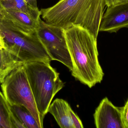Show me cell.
<instances>
[{"label": "cell", "instance_id": "6da1fadb", "mask_svg": "<svg viewBox=\"0 0 128 128\" xmlns=\"http://www.w3.org/2000/svg\"><path fill=\"white\" fill-rule=\"evenodd\" d=\"M106 6V0H59L40 11L41 17L48 24L64 30L80 26L97 39Z\"/></svg>", "mask_w": 128, "mask_h": 128}, {"label": "cell", "instance_id": "7a4b0ae2", "mask_svg": "<svg viewBox=\"0 0 128 128\" xmlns=\"http://www.w3.org/2000/svg\"><path fill=\"white\" fill-rule=\"evenodd\" d=\"M64 31L73 64L72 76L90 88L100 83L104 73L98 61L97 39L80 26Z\"/></svg>", "mask_w": 128, "mask_h": 128}, {"label": "cell", "instance_id": "3957f363", "mask_svg": "<svg viewBox=\"0 0 128 128\" xmlns=\"http://www.w3.org/2000/svg\"><path fill=\"white\" fill-rule=\"evenodd\" d=\"M24 65L38 110L43 122L53 98L64 88V83L50 63L32 62L24 63Z\"/></svg>", "mask_w": 128, "mask_h": 128}, {"label": "cell", "instance_id": "277c9868", "mask_svg": "<svg viewBox=\"0 0 128 128\" xmlns=\"http://www.w3.org/2000/svg\"><path fill=\"white\" fill-rule=\"evenodd\" d=\"M0 32L6 49L24 63L52 61L37 32H26L5 17L0 20Z\"/></svg>", "mask_w": 128, "mask_h": 128}, {"label": "cell", "instance_id": "5b68a950", "mask_svg": "<svg viewBox=\"0 0 128 128\" xmlns=\"http://www.w3.org/2000/svg\"><path fill=\"white\" fill-rule=\"evenodd\" d=\"M24 64L14 69L5 78L1 84L2 92L10 106L22 105L27 108L40 128H42L43 122L37 108Z\"/></svg>", "mask_w": 128, "mask_h": 128}, {"label": "cell", "instance_id": "8992f818", "mask_svg": "<svg viewBox=\"0 0 128 128\" xmlns=\"http://www.w3.org/2000/svg\"><path fill=\"white\" fill-rule=\"evenodd\" d=\"M38 35L52 59L62 63L70 71L73 64L66 43L64 29L40 20Z\"/></svg>", "mask_w": 128, "mask_h": 128}, {"label": "cell", "instance_id": "52a82bcc", "mask_svg": "<svg viewBox=\"0 0 128 128\" xmlns=\"http://www.w3.org/2000/svg\"><path fill=\"white\" fill-rule=\"evenodd\" d=\"M97 128H124L122 117V107L116 106L107 97L101 101L94 114Z\"/></svg>", "mask_w": 128, "mask_h": 128}, {"label": "cell", "instance_id": "ba28073f", "mask_svg": "<svg viewBox=\"0 0 128 128\" xmlns=\"http://www.w3.org/2000/svg\"><path fill=\"white\" fill-rule=\"evenodd\" d=\"M128 28V1L108 7L102 20L99 31L116 33Z\"/></svg>", "mask_w": 128, "mask_h": 128}, {"label": "cell", "instance_id": "9c48e42d", "mask_svg": "<svg viewBox=\"0 0 128 128\" xmlns=\"http://www.w3.org/2000/svg\"><path fill=\"white\" fill-rule=\"evenodd\" d=\"M71 108L66 101L56 98L50 104L48 113L53 116L60 127L74 128L71 118Z\"/></svg>", "mask_w": 128, "mask_h": 128}, {"label": "cell", "instance_id": "30bf717a", "mask_svg": "<svg viewBox=\"0 0 128 128\" xmlns=\"http://www.w3.org/2000/svg\"><path fill=\"white\" fill-rule=\"evenodd\" d=\"M20 28L26 32L36 33L40 27V19L30 15L13 10L5 9V17Z\"/></svg>", "mask_w": 128, "mask_h": 128}, {"label": "cell", "instance_id": "8fae6325", "mask_svg": "<svg viewBox=\"0 0 128 128\" xmlns=\"http://www.w3.org/2000/svg\"><path fill=\"white\" fill-rule=\"evenodd\" d=\"M24 63L6 49L0 50V84L14 69Z\"/></svg>", "mask_w": 128, "mask_h": 128}, {"label": "cell", "instance_id": "7c38bea8", "mask_svg": "<svg viewBox=\"0 0 128 128\" xmlns=\"http://www.w3.org/2000/svg\"><path fill=\"white\" fill-rule=\"evenodd\" d=\"M4 8L28 14L36 19L40 18L41 13L38 8L30 5L26 0H0Z\"/></svg>", "mask_w": 128, "mask_h": 128}, {"label": "cell", "instance_id": "4fadbf2b", "mask_svg": "<svg viewBox=\"0 0 128 128\" xmlns=\"http://www.w3.org/2000/svg\"><path fill=\"white\" fill-rule=\"evenodd\" d=\"M11 109L26 128H40L36 119L25 107L22 105L10 106Z\"/></svg>", "mask_w": 128, "mask_h": 128}, {"label": "cell", "instance_id": "5bb4252c", "mask_svg": "<svg viewBox=\"0 0 128 128\" xmlns=\"http://www.w3.org/2000/svg\"><path fill=\"white\" fill-rule=\"evenodd\" d=\"M11 107L0 91V128H14L11 120Z\"/></svg>", "mask_w": 128, "mask_h": 128}, {"label": "cell", "instance_id": "9a60e30c", "mask_svg": "<svg viewBox=\"0 0 128 128\" xmlns=\"http://www.w3.org/2000/svg\"><path fill=\"white\" fill-rule=\"evenodd\" d=\"M122 117L124 128H128V99L124 106L122 107Z\"/></svg>", "mask_w": 128, "mask_h": 128}, {"label": "cell", "instance_id": "2e32d148", "mask_svg": "<svg viewBox=\"0 0 128 128\" xmlns=\"http://www.w3.org/2000/svg\"><path fill=\"white\" fill-rule=\"evenodd\" d=\"M71 118L74 128H84L83 125L79 116L77 115L71 108L70 109Z\"/></svg>", "mask_w": 128, "mask_h": 128}, {"label": "cell", "instance_id": "e0dca14e", "mask_svg": "<svg viewBox=\"0 0 128 128\" xmlns=\"http://www.w3.org/2000/svg\"><path fill=\"white\" fill-rule=\"evenodd\" d=\"M5 17V8L4 7L0 0V20Z\"/></svg>", "mask_w": 128, "mask_h": 128}, {"label": "cell", "instance_id": "ac0fdd59", "mask_svg": "<svg viewBox=\"0 0 128 128\" xmlns=\"http://www.w3.org/2000/svg\"><path fill=\"white\" fill-rule=\"evenodd\" d=\"M31 6L36 8H38L37 4V0H26Z\"/></svg>", "mask_w": 128, "mask_h": 128}, {"label": "cell", "instance_id": "d6986e66", "mask_svg": "<svg viewBox=\"0 0 128 128\" xmlns=\"http://www.w3.org/2000/svg\"><path fill=\"white\" fill-rule=\"evenodd\" d=\"M106 6L108 7L115 4L116 0H106Z\"/></svg>", "mask_w": 128, "mask_h": 128}, {"label": "cell", "instance_id": "ffe728a7", "mask_svg": "<svg viewBox=\"0 0 128 128\" xmlns=\"http://www.w3.org/2000/svg\"><path fill=\"white\" fill-rule=\"evenodd\" d=\"M3 49H6L5 44L4 41H0V50Z\"/></svg>", "mask_w": 128, "mask_h": 128}, {"label": "cell", "instance_id": "44dd1931", "mask_svg": "<svg viewBox=\"0 0 128 128\" xmlns=\"http://www.w3.org/2000/svg\"><path fill=\"white\" fill-rule=\"evenodd\" d=\"M128 1V0H116L115 4H119V3H122V2Z\"/></svg>", "mask_w": 128, "mask_h": 128}, {"label": "cell", "instance_id": "7402d4cb", "mask_svg": "<svg viewBox=\"0 0 128 128\" xmlns=\"http://www.w3.org/2000/svg\"><path fill=\"white\" fill-rule=\"evenodd\" d=\"M0 41H4V40H3V37H2V36L0 32Z\"/></svg>", "mask_w": 128, "mask_h": 128}]
</instances>
